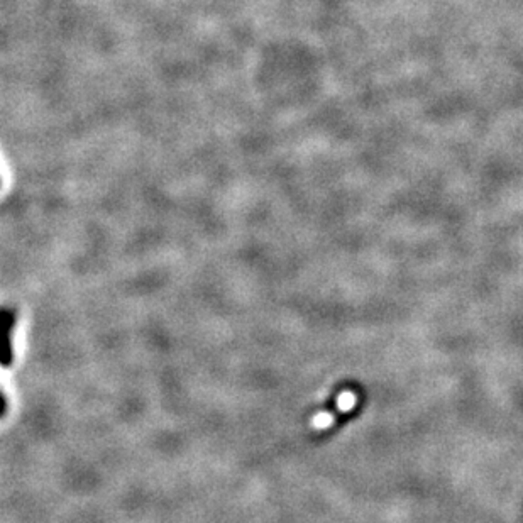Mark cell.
Wrapping results in <instances>:
<instances>
[{"label": "cell", "mask_w": 523, "mask_h": 523, "mask_svg": "<svg viewBox=\"0 0 523 523\" xmlns=\"http://www.w3.org/2000/svg\"><path fill=\"white\" fill-rule=\"evenodd\" d=\"M332 423H333V415L332 413H325V412L317 413L312 420V425L315 428H327V427H331Z\"/></svg>", "instance_id": "2"}, {"label": "cell", "mask_w": 523, "mask_h": 523, "mask_svg": "<svg viewBox=\"0 0 523 523\" xmlns=\"http://www.w3.org/2000/svg\"><path fill=\"white\" fill-rule=\"evenodd\" d=\"M356 401L358 398L352 392H342L339 396H337V408L340 412H349L356 407Z\"/></svg>", "instance_id": "1"}]
</instances>
